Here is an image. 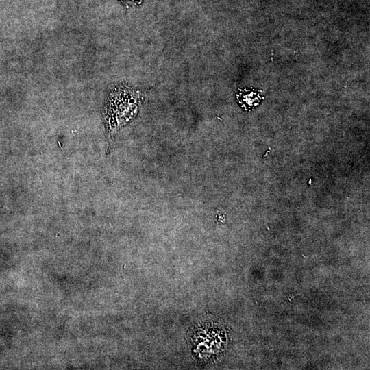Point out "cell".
Listing matches in <instances>:
<instances>
[{
	"label": "cell",
	"instance_id": "obj_1",
	"mask_svg": "<svg viewBox=\"0 0 370 370\" xmlns=\"http://www.w3.org/2000/svg\"><path fill=\"white\" fill-rule=\"evenodd\" d=\"M264 99L260 91L254 88H240L236 92V100L241 107L250 111L260 105Z\"/></svg>",
	"mask_w": 370,
	"mask_h": 370
}]
</instances>
